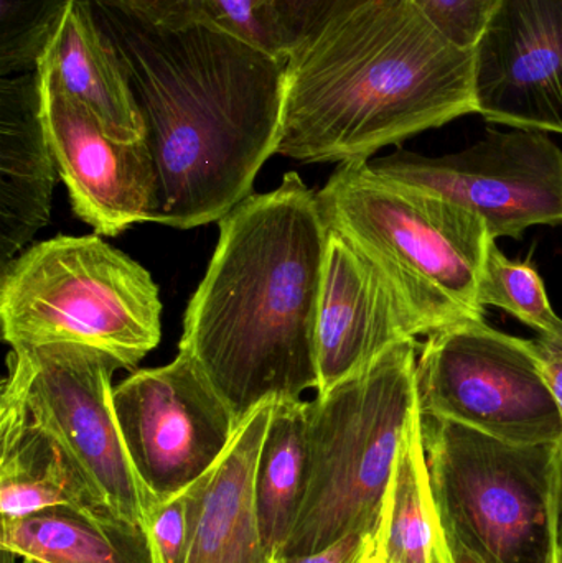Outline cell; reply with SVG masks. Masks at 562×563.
Wrapping results in <instances>:
<instances>
[{
    "label": "cell",
    "mask_w": 562,
    "mask_h": 563,
    "mask_svg": "<svg viewBox=\"0 0 562 563\" xmlns=\"http://www.w3.org/2000/svg\"><path fill=\"white\" fill-rule=\"evenodd\" d=\"M56 162L36 71L0 78V267L48 223Z\"/></svg>",
    "instance_id": "2e32d148"
},
{
    "label": "cell",
    "mask_w": 562,
    "mask_h": 563,
    "mask_svg": "<svg viewBox=\"0 0 562 563\" xmlns=\"http://www.w3.org/2000/svg\"><path fill=\"white\" fill-rule=\"evenodd\" d=\"M422 439L449 538L482 563H561L560 443L504 442L429 416Z\"/></svg>",
    "instance_id": "52a82bcc"
},
{
    "label": "cell",
    "mask_w": 562,
    "mask_h": 563,
    "mask_svg": "<svg viewBox=\"0 0 562 563\" xmlns=\"http://www.w3.org/2000/svg\"><path fill=\"white\" fill-rule=\"evenodd\" d=\"M558 548L562 558V475H561V493H560V516H558Z\"/></svg>",
    "instance_id": "1f68e13d"
},
{
    "label": "cell",
    "mask_w": 562,
    "mask_h": 563,
    "mask_svg": "<svg viewBox=\"0 0 562 563\" xmlns=\"http://www.w3.org/2000/svg\"><path fill=\"white\" fill-rule=\"evenodd\" d=\"M125 452L155 503L187 492L210 472L236 435V417L197 364L178 353L112 389Z\"/></svg>",
    "instance_id": "8fae6325"
},
{
    "label": "cell",
    "mask_w": 562,
    "mask_h": 563,
    "mask_svg": "<svg viewBox=\"0 0 562 563\" xmlns=\"http://www.w3.org/2000/svg\"><path fill=\"white\" fill-rule=\"evenodd\" d=\"M125 12L168 30L201 25L198 0H109Z\"/></svg>",
    "instance_id": "4316f807"
},
{
    "label": "cell",
    "mask_w": 562,
    "mask_h": 563,
    "mask_svg": "<svg viewBox=\"0 0 562 563\" xmlns=\"http://www.w3.org/2000/svg\"><path fill=\"white\" fill-rule=\"evenodd\" d=\"M274 402L238 427L217 465L187 489L185 563H271L256 506V470Z\"/></svg>",
    "instance_id": "9a60e30c"
},
{
    "label": "cell",
    "mask_w": 562,
    "mask_h": 563,
    "mask_svg": "<svg viewBox=\"0 0 562 563\" xmlns=\"http://www.w3.org/2000/svg\"><path fill=\"white\" fill-rule=\"evenodd\" d=\"M327 230L340 234L392 282L421 333L484 318L478 282L494 238L465 208L343 162L317 194Z\"/></svg>",
    "instance_id": "5b68a950"
},
{
    "label": "cell",
    "mask_w": 562,
    "mask_h": 563,
    "mask_svg": "<svg viewBox=\"0 0 562 563\" xmlns=\"http://www.w3.org/2000/svg\"><path fill=\"white\" fill-rule=\"evenodd\" d=\"M329 231L296 172L220 220L207 276L185 314L178 353L223 397L238 423L264 404L319 387L317 317Z\"/></svg>",
    "instance_id": "7a4b0ae2"
},
{
    "label": "cell",
    "mask_w": 562,
    "mask_h": 563,
    "mask_svg": "<svg viewBox=\"0 0 562 563\" xmlns=\"http://www.w3.org/2000/svg\"><path fill=\"white\" fill-rule=\"evenodd\" d=\"M416 347V340L398 344L307 402L306 495L277 558L378 531L403 446L421 419Z\"/></svg>",
    "instance_id": "277c9868"
},
{
    "label": "cell",
    "mask_w": 562,
    "mask_h": 563,
    "mask_svg": "<svg viewBox=\"0 0 562 563\" xmlns=\"http://www.w3.org/2000/svg\"><path fill=\"white\" fill-rule=\"evenodd\" d=\"M307 485V402H274L256 470L261 534L271 558L286 545Z\"/></svg>",
    "instance_id": "d6986e66"
},
{
    "label": "cell",
    "mask_w": 562,
    "mask_h": 563,
    "mask_svg": "<svg viewBox=\"0 0 562 563\" xmlns=\"http://www.w3.org/2000/svg\"><path fill=\"white\" fill-rule=\"evenodd\" d=\"M373 534L356 532V534L346 536L342 541L323 549V551L316 552V554L276 558L271 563H360Z\"/></svg>",
    "instance_id": "83f0119b"
},
{
    "label": "cell",
    "mask_w": 562,
    "mask_h": 563,
    "mask_svg": "<svg viewBox=\"0 0 562 563\" xmlns=\"http://www.w3.org/2000/svg\"><path fill=\"white\" fill-rule=\"evenodd\" d=\"M2 551L38 563H154L147 529L75 508L2 521Z\"/></svg>",
    "instance_id": "ac0fdd59"
},
{
    "label": "cell",
    "mask_w": 562,
    "mask_h": 563,
    "mask_svg": "<svg viewBox=\"0 0 562 563\" xmlns=\"http://www.w3.org/2000/svg\"><path fill=\"white\" fill-rule=\"evenodd\" d=\"M3 380L33 417L65 446L92 495L115 518L147 529L157 503L125 452L114 407L111 353L78 343L12 347Z\"/></svg>",
    "instance_id": "9c48e42d"
},
{
    "label": "cell",
    "mask_w": 562,
    "mask_h": 563,
    "mask_svg": "<svg viewBox=\"0 0 562 563\" xmlns=\"http://www.w3.org/2000/svg\"><path fill=\"white\" fill-rule=\"evenodd\" d=\"M535 350L540 357L548 386L557 400L562 416V346L550 338L540 336L533 340Z\"/></svg>",
    "instance_id": "f1b7e54d"
},
{
    "label": "cell",
    "mask_w": 562,
    "mask_h": 563,
    "mask_svg": "<svg viewBox=\"0 0 562 563\" xmlns=\"http://www.w3.org/2000/svg\"><path fill=\"white\" fill-rule=\"evenodd\" d=\"M158 287L98 236H58L2 269L0 321L10 347L78 343L137 366L162 336Z\"/></svg>",
    "instance_id": "8992f818"
},
{
    "label": "cell",
    "mask_w": 562,
    "mask_h": 563,
    "mask_svg": "<svg viewBox=\"0 0 562 563\" xmlns=\"http://www.w3.org/2000/svg\"><path fill=\"white\" fill-rule=\"evenodd\" d=\"M482 307H495L533 328L540 336L562 346V318L558 317L548 297L537 266L528 260H508L497 240L488 244L487 256L478 282Z\"/></svg>",
    "instance_id": "44dd1931"
},
{
    "label": "cell",
    "mask_w": 562,
    "mask_h": 563,
    "mask_svg": "<svg viewBox=\"0 0 562 563\" xmlns=\"http://www.w3.org/2000/svg\"><path fill=\"white\" fill-rule=\"evenodd\" d=\"M147 532L154 563H185L190 532L187 492L155 505L148 516Z\"/></svg>",
    "instance_id": "484cf974"
},
{
    "label": "cell",
    "mask_w": 562,
    "mask_h": 563,
    "mask_svg": "<svg viewBox=\"0 0 562 563\" xmlns=\"http://www.w3.org/2000/svg\"><path fill=\"white\" fill-rule=\"evenodd\" d=\"M379 531L389 563H451L448 534L429 482L422 416L399 455Z\"/></svg>",
    "instance_id": "ffe728a7"
},
{
    "label": "cell",
    "mask_w": 562,
    "mask_h": 563,
    "mask_svg": "<svg viewBox=\"0 0 562 563\" xmlns=\"http://www.w3.org/2000/svg\"><path fill=\"white\" fill-rule=\"evenodd\" d=\"M20 563H38V562H32V561H20Z\"/></svg>",
    "instance_id": "d6a6232c"
},
{
    "label": "cell",
    "mask_w": 562,
    "mask_h": 563,
    "mask_svg": "<svg viewBox=\"0 0 562 563\" xmlns=\"http://www.w3.org/2000/svg\"><path fill=\"white\" fill-rule=\"evenodd\" d=\"M472 56L477 114L562 135V0H500Z\"/></svg>",
    "instance_id": "4fadbf2b"
},
{
    "label": "cell",
    "mask_w": 562,
    "mask_h": 563,
    "mask_svg": "<svg viewBox=\"0 0 562 563\" xmlns=\"http://www.w3.org/2000/svg\"><path fill=\"white\" fill-rule=\"evenodd\" d=\"M35 71L46 134L76 217L102 236L148 221L155 180L144 139L124 144L109 137L96 115L63 89L45 56Z\"/></svg>",
    "instance_id": "7c38bea8"
},
{
    "label": "cell",
    "mask_w": 562,
    "mask_h": 563,
    "mask_svg": "<svg viewBox=\"0 0 562 563\" xmlns=\"http://www.w3.org/2000/svg\"><path fill=\"white\" fill-rule=\"evenodd\" d=\"M370 165L477 214L494 240H521L530 228L562 224V151L547 132L488 129L455 154L428 157L398 148Z\"/></svg>",
    "instance_id": "30bf717a"
},
{
    "label": "cell",
    "mask_w": 562,
    "mask_h": 563,
    "mask_svg": "<svg viewBox=\"0 0 562 563\" xmlns=\"http://www.w3.org/2000/svg\"><path fill=\"white\" fill-rule=\"evenodd\" d=\"M561 563H562V559H561Z\"/></svg>",
    "instance_id": "836d02e7"
},
{
    "label": "cell",
    "mask_w": 562,
    "mask_h": 563,
    "mask_svg": "<svg viewBox=\"0 0 562 563\" xmlns=\"http://www.w3.org/2000/svg\"><path fill=\"white\" fill-rule=\"evenodd\" d=\"M360 563H389L385 554V545H383L382 531L375 532L372 536L368 548H366L365 555H363L362 562Z\"/></svg>",
    "instance_id": "f546056e"
},
{
    "label": "cell",
    "mask_w": 562,
    "mask_h": 563,
    "mask_svg": "<svg viewBox=\"0 0 562 563\" xmlns=\"http://www.w3.org/2000/svg\"><path fill=\"white\" fill-rule=\"evenodd\" d=\"M474 56L412 0H370L297 43L284 65L277 154L306 164L370 161L477 114Z\"/></svg>",
    "instance_id": "3957f363"
},
{
    "label": "cell",
    "mask_w": 562,
    "mask_h": 563,
    "mask_svg": "<svg viewBox=\"0 0 562 563\" xmlns=\"http://www.w3.org/2000/svg\"><path fill=\"white\" fill-rule=\"evenodd\" d=\"M419 12L454 45L472 49L500 0H412Z\"/></svg>",
    "instance_id": "cb8c5ba5"
},
{
    "label": "cell",
    "mask_w": 562,
    "mask_h": 563,
    "mask_svg": "<svg viewBox=\"0 0 562 563\" xmlns=\"http://www.w3.org/2000/svg\"><path fill=\"white\" fill-rule=\"evenodd\" d=\"M42 56L63 89L96 115L109 137L124 144L142 141L144 129L128 76L88 0L68 3Z\"/></svg>",
    "instance_id": "e0dca14e"
},
{
    "label": "cell",
    "mask_w": 562,
    "mask_h": 563,
    "mask_svg": "<svg viewBox=\"0 0 562 563\" xmlns=\"http://www.w3.org/2000/svg\"><path fill=\"white\" fill-rule=\"evenodd\" d=\"M71 0H0V78L35 71Z\"/></svg>",
    "instance_id": "7402d4cb"
},
{
    "label": "cell",
    "mask_w": 562,
    "mask_h": 563,
    "mask_svg": "<svg viewBox=\"0 0 562 563\" xmlns=\"http://www.w3.org/2000/svg\"><path fill=\"white\" fill-rule=\"evenodd\" d=\"M118 53L154 167L148 221L191 230L246 200L277 154L284 65L221 30L152 25L109 0H88Z\"/></svg>",
    "instance_id": "6da1fadb"
},
{
    "label": "cell",
    "mask_w": 562,
    "mask_h": 563,
    "mask_svg": "<svg viewBox=\"0 0 562 563\" xmlns=\"http://www.w3.org/2000/svg\"><path fill=\"white\" fill-rule=\"evenodd\" d=\"M562 559V558H561Z\"/></svg>",
    "instance_id": "e575fe53"
},
{
    "label": "cell",
    "mask_w": 562,
    "mask_h": 563,
    "mask_svg": "<svg viewBox=\"0 0 562 563\" xmlns=\"http://www.w3.org/2000/svg\"><path fill=\"white\" fill-rule=\"evenodd\" d=\"M366 2L370 0H273L274 19L286 46V58L310 33Z\"/></svg>",
    "instance_id": "d4e9b609"
},
{
    "label": "cell",
    "mask_w": 562,
    "mask_h": 563,
    "mask_svg": "<svg viewBox=\"0 0 562 563\" xmlns=\"http://www.w3.org/2000/svg\"><path fill=\"white\" fill-rule=\"evenodd\" d=\"M422 416L438 417L521 445L560 443L562 416L533 340L484 318L429 334L416 364Z\"/></svg>",
    "instance_id": "ba28073f"
},
{
    "label": "cell",
    "mask_w": 562,
    "mask_h": 563,
    "mask_svg": "<svg viewBox=\"0 0 562 563\" xmlns=\"http://www.w3.org/2000/svg\"><path fill=\"white\" fill-rule=\"evenodd\" d=\"M329 231L317 317V394L356 376L421 333L392 282L340 234Z\"/></svg>",
    "instance_id": "5bb4252c"
},
{
    "label": "cell",
    "mask_w": 562,
    "mask_h": 563,
    "mask_svg": "<svg viewBox=\"0 0 562 563\" xmlns=\"http://www.w3.org/2000/svg\"><path fill=\"white\" fill-rule=\"evenodd\" d=\"M449 548H451V563H482L475 555H472L464 545L459 544L455 539L449 538Z\"/></svg>",
    "instance_id": "4dcf8cb0"
},
{
    "label": "cell",
    "mask_w": 562,
    "mask_h": 563,
    "mask_svg": "<svg viewBox=\"0 0 562 563\" xmlns=\"http://www.w3.org/2000/svg\"><path fill=\"white\" fill-rule=\"evenodd\" d=\"M201 25L221 30L286 62V46L273 13V0H198Z\"/></svg>",
    "instance_id": "603a6c76"
}]
</instances>
